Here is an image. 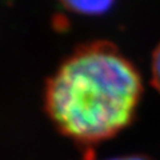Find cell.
<instances>
[{"mask_svg": "<svg viewBox=\"0 0 160 160\" xmlns=\"http://www.w3.org/2000/svg\"><path fill=\"white\" fill-rule=\"evenodd\" d=\"M152 82L160 92V44L152 55Z\"/></svg>", "mask_w": 160, "mask_h": 160, "instance_id": "obj_3", "label": "cell"}, {"mask_svg": "<svg viewBox=\"0 0 160 160\" xmlns=\"http://www.w3.org/2000/svg\"><path fill=\"white\" fill-rule=\"evenodd\" d=\"M73 13L83 16H100L111 11L116 0H59Z\"/></svg>", "mask_w": 160, "mask_h": 160, "instance_id": "obj_2", "label": "cell"}, {"mask_svg": "<svg viewBox=\"0 0 160 160\" xmlns=\"http://www.w3.org/2000/svg\"><path fill=\"white\" fill-rule=\"evenodd\" d=\"M108 160H151V159L142 156V155H129V156H120V158H113Z\"/></svg>", "mask_w": 160, "mask_h": 160, "instance_id": "obj_4", "label": "cell"}, {"mask_svg": "<svg viewBox=\"0 0 160 160\" xmlns=\"http://www.w3.org/2000/svg\"><path fill=\"white\" fill-rule=\"evenodd\" d=\"M142 91L140 73L116 47L92 43L60 64L44 104L55 127L87 152L131 124Z\"/></svg>", "mask_w": 160, "mask_h": 160, "instance_id": "obj_1", "label": "cell"}]
</instances>
